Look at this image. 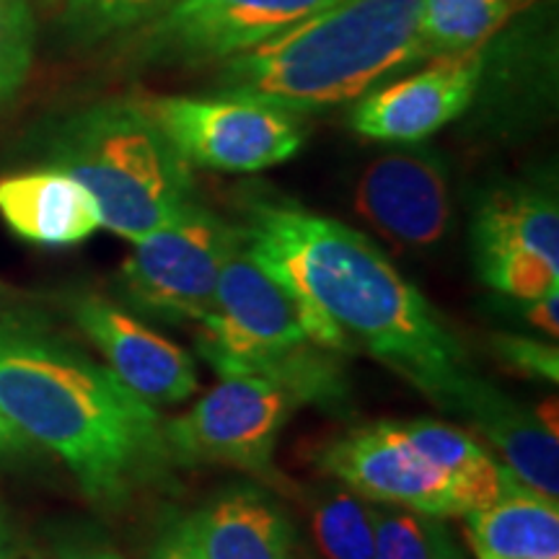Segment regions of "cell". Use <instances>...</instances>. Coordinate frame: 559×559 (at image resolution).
Returning a JSON list of instances; mask_svg holds the SVG:
<instances>
[{"label":"cell","mask_w":559,"mask_h":559,"mask_svg":"<svg viewBox=\"0 0 559 559\" xmlns=\"http://www.w3.org/2000/svg\"><path fill=\"white\" fill-rule=\"evenodd\" d=\"M332 3L337 0H177L138 29V52L156 66L223 62Z\"/></svg>","instance_id":"cell-9"},{"label":"cell","mask_w":559,"mask_h":559,"mask_svg":"<svg viewBox=\"0 0 559 559\" xmlns=\"http://www.w3.org/2000/svg\"><path fill=\"white\" fill-rule=\"evenodd\" d=\"M474 260L528 251L559 264V207L544 187L508 181L481 194L472 218Z\"/></svg>","instance_id":"cell-17"},{"label":"cell","mask_w":559,"mask_h":559,"mask_svg":"<svg viewBox=\"0 0 559 559\" xmlns=\"http://www.w3.org/2000/svg\"><path fill=\"white\" fill-rule=\"evenodd\" d=\"M79 330L94 342L107 368L140 400L151 404H181L198 391L192 355L160 337L143 319L102 296L73 300Z\"/></svg>","instance_id":"cell-13"},{"label":"cell","mask_w":559,"mask_h":559,"mask_svg":"<svg viewBox=\"0 0 559 559\" xmlns=\"http://www.w3.org/2000/svg\"><path fill=\"white\" fill-rule=\"evenodd\" d=\"M355 210L396 249H432L453 218L449 164L436 148L417 143L381 153L360 174Z\"/></svg>","instance_id":"cell-11"},{"label":"cell","mask_w":559,"mask_h":559,"mask_svg":"<svg viewBox=\"0 0 559 559\" xmlns=\"http://www.w3.org/2000/svg\"><path fill=\"white\" fill-rule=\"evenodd\" d=\"M477 559H506V557H495V555H487V551H477Z\"/></svg>","instance_id":"cell-34"},{"label":"cell","mask_w":559,"mask_h":559,"mask_svg":"<svg viewBox=\"0 0 559 559\" xmlns=\"http://www.w3.org/2000/svg\"><path fill=\"white\" fill-rule=\"evenodd\" d=\"M153 122L190 166L254 174L285 164L306 140L300 115L243 96H148Z\"/></svg>","instance_id":"cell-8"},{"label":"cell","mask_w":559,"mask_h":559,"mask_svg":"<svg viewBox=\"0 0 559 559\" xmlns=\"http://www.w3.org/2000/svg\"><path fill=\"white\" fill-rule=\"evenodd\" d=\"M50 169L94 194L102 228L128 241L169 223L194 198L192 166L140 99L88 104L55 120L41 138Z\"/></svg>","instance_id":"cell-4"},{"label":"cell","mask_w":559,"mask_h":559,"mask_svg":"<svg viewBox=\"0 0 559 559\" xmlns=\"http://www.w3.org/2000/svg\"><path fill=\"white\" fill-rule=\"evenodd\" d=\"M290 559H296V557H290Z\"/></svg>","instance_id":"cell-35"},{"label":"cell","mask_w":559,"mask_h":559,"mask_svg":"<svg viewBox=\"0 0 559 559\" xmlns=\"http://www.w3.org/2000/svg\"><path fill=\"white\" fill-rule=\"evenodd\" d=\"M495 360L513 370V373L526 376V379L557 383L559 381V349L549 340L521 337V334H495L492 342Z\"/></svg>","instance_id":"cell-26"},{"label":"cell","mask_w":559,"mask_h":559,"mask_svg":"<svg viewBox=\"0 0 559 559\" xmlns=\"http://www.w3.org/2000/svg\"><path fill=\"white\" fill-rule=\"evenodd\" d=\"M202 559H290L296 526L260 485H234L187 519Z\"/></svg>","instance_id":"cell-14"},{"label":"cell","mask_w":559,"mask_h":559,"mask_svg":"<svg viewBox=\"0 0 559 559\" xmlns=\"http://www.w3.org/2000/svg\"><path fill=\"white\" fill-rule=\"evenodd\" d=\"M321 472L370 502L461 515L453 479L409 443L402 423H370L334 438L319 453Z\"/></svg>","instance_id":"cell-10"},{"label":"cell","mask_w":559,"mask_h":559,"mask_svg":"<svg viewBox=\"0 0 559 559\" xmlns=\"http://www.w3.org/2000/svg\"><path fill=\"white\" fill-rule=\"evenodd\" d=\"M198 353L221 379L275 376L309 389L317 404L342 400L337 353L313 342L298 296L254 254L239 223L213 309L200 321Z\"/></svg>","instance_id":"cell-5"},{"label":"cell","mask_w":559,"mask_h":559,"mask_svg":"<svg viewBox=\"0 0 559 559\" xmlns=\"http://www.w3.org/2000/svg\"><path fill=\"white\" fill-rule=\"evenodd\" d=\"M177 0H66L60 26L73 41H102L143 29Z\"/></svg>","instance_id":"cell-22"},{"label":"cell","mask_w":559,"mask_h":559,"mask_svg":"<svg viewBox=\"0 0 559 559\" xmlns=\"http://www.w3.org/2000/svg\"><path fill=\"white\" fill-rule=\"evenodd\" d=\"M417 73L368 91L353 109V130L381 143H423L472 107L485 75V50L425 60Z\"/></svg>","instance_id":"cell-12"},{"label":"cell","mask_w":559,"mask_h":559,"mask_svg":"<svg viewBox=\"0 0 559 559\" xmlns=\"http://www.w3.org/2000/svg\"><path fill=\"white\" fill-rule=\"evenodd\" d=\"M0 218L13 236L37 247H73L102 228L94 194L50 166L0 179Z\"/></svg>","instance_id":"cell-15"},{"label":"cell","mask_w":559,"mask_h":559,"mask_svg":"<svg viewBox=\"0 0 559 559\" xmlns=\"http://www.w3.org/2000/svg\"><path fill=\"white\" fill-rule=\"evenodd\" d=\"M306 508L321 559H373V502L337 481L313 487Z\"/></svg>","instance_id":"cell-21"},{"label":"cell","mask_w":559,"mask_h":559,"mask_svg":"<svg viewBox=\"0 0 559 559\" xmlns=\"http://www.w3.org/2000/svg\"><path fill=\"white\" fill-rule=\"evenodd\" d=\"M34 453V445L21 432L13 428L9 419L0 412V466H11L16 461L29 459Z\"/></svg>","instance_id":"cell-30"},{"label":"cell","mask_w":559,"mask_h":559,"mask_svg":"<svg viewBox=\"0 0 559 559\" xmlns=\"http://www.w3.org/2000/svg\"><path fill=\"white\" fill-rule=\"evenodd\" d=\"M474 264L489 288L521 304H531L559 288V264H551L528 251L477 257Z\"/></svg>","instance_id":"cell-24"},{"label":"cell","mask_w":559,"mask_h":559,"mask_svg":"<svg viewBox=\"0 0 559 559\" xmlns=\"http://www.w3.org/2000/svg\"><path fill=\"white\" fill-rule=\"evenodd\" d=\"M317 402L306 386L275 376H226L190 412L166 423L177 466L218 464L285 487L275 466L280 432L293 412Z\"/></svg>","instance_id":"cell-6"},{"label":"cell","mask_w":559,"mask_h":559,"mask_svg":"<svg viewBox=\"0 0 559 559\" xmlns=\"http://www.w3.org/2000/svg\"><path fill=\"white\" fill-rule=\"evenodd\" d=\"M443 531L436 515L373 502V559H436Z\"/></svg>","instance_id":"cell-23"},{"label":"cell","mask_w":559,"mask_h":559,"mask_svg":"<svg viewBox=\"0 0 559 559\" xmlns=\"http://www.w3.org/2000/svg\"><path fill=\"white\" fill-rule=\"evenodd\" d=\"M526 0H423L419 41L425 60L485 47Z\"/></svg>","instance_id":"cell-20"},{"label":"cell","mask_w":559,"mask_h":559,"mask_svg":"<svg viewBox=\"0 0 559 559\" xmlns=\"http://www.w3.org/2000/svg\"><path fill=\"white\" fill-rule=\"evenodd\" d=\"M456 415L464 417L523 485L559 498V443L557 432L542 417L523 407L489 381L477 379L461 396Z\"/></svg>","instance_id":"cell-16"},{"label":"cell","mask_w":559,"mask_h":559,"mask_svg":"<svg viewBox=\"0 0 559 559\" xmlns=\"http://www.w3.org/2000/svg\"><path fill=\"white\" fill-rule=\"evenodd\" d=\"M402 428L409 443L453 479L461 515L487 508L500 498L510 479V469L498 464L464 430L436 419H409L402 423Z\"/></svg>","instance_id":"cell-19"},{"label":"cell","mask_w":559,"mask_h":559,"mask_svg":"<svg viewBox=\"0 0 559 559\" xmlns=\"http://www.w3.org/2000/svg\"><path fill=\"white\" fill-rule=\"evenodd\" d=\"M474 551L506 559H559V508L510 474L500 498L464 515Z\"/></svg>","instance_id":"cell-18"},{"label":"cell","mask_w":559,"mask_h":559,"mask_svg":"<svg viewBox=\"0 0 559 559\" xmlns=\"http://www.w3.org/2000/svg\"><path fill=\"white\" fill-rule=\"evenodd\" d=\"M423 0H337L290 29L223 60L213 94L311 115L358 102L425 60Z\"/></svg>","instance_id":"cell-3"},{"label":"cell","mask_w":559,"mask_h":559,"mask_svg":"<svg viewBox=\"0 0 559 559\" xmlns=\"http://www.w3.org/2000/svg\"><path fill=\"white\" fill-rule=\"evenodd\" d=\"M19 549H16V539H13V528L11 523L5 521V515L0 513V559H16Z\"/></svg>","instance_id":"cell-31"},{"label":"cell","mask_w":559,"mask_h":559,"mask_svg":"<svg viewBox=\"0 0 559 559\" xmlns=\"http://www.w3.org/2000/svg\"><path fill=\"white\" fill-rule=\"evenodd\" d=\"M523 319H526L534 330H539L544 337L557 342V337H559V288L526 304V309H523Z\"/></svg>","instance_id":"cell-29"},{"label":"cell","mask_w":559,"mask_h":559,"mask_svg":"<svg viewBox=\"0 0 559 559\" xmlns=\"http://www.w3.org/2000/svg\"><path fill=\"white\" fill-rule=\"evenodd\" d=\"M148 559H202L200 549L192 542L187 519H171L160 528L158 539L151 547Z\"/></svg>","instance_id":"cell-27"},{"label":"cell","mask_w":559,"mask_h":559,"mask_svg":"<svg viewBox=\"0 0 559 559\" xmlns=\"http://www.w3.org/2000/svg\"><path fill=\"white\" fill-rule=\"evenodd\" d=\"M236 236V223L192 200L169 223L143 239L117 272L122 306L160 324H200L213 309L221 264Z\"/></svg>","instance_id":"cell-7"},{"label":"cell","mask_w":559,"mask_h":559,"mask_svg":"<svg viewBox=\"0 0 559 559\" xmlns=\"http://www.w3.org/2000/svg\"><path fill=\"white\" fill-rule=\"evenodd\" d=\"M29 0H0V109L16 99L34 60Z\"/></svg>","instance_id":"cell-25"},{"label":"cell","mask_w":559,"mask_h":559,"mask_svg":"<svg viewBox=\"0 0 559 559\" xmlns=\"http://www.w3.org/2000/svg\"><path fill=\"white\" fill-rule=\"evenodd\" d=\"M239 226L254 254L298 296L317 345L366 353L456 415L479 376L430 300L379 243L260 190L241 200Z\"/></svg>","instance_id":"cell-1"},{"label":"cell","mask_w":559,"mask_h":559,"mask_svg":"<svg viewBox=\"0 0 559 559\" xmlns=\"http://www.w3.org/2000/svg\"><path fill=\"white\" fill-rule=\"evenodd\" d=\"M436 559H466L464 549L459 547L456 539H453L449 528H445V531H443V536H440V542H438V551H436Z\"/></svg>","instance_id":"cell-32"},{"label":"cell","mask_w":559,"mask_h":559,"mask_svg":"<svg viewBox=\"0 0 559 559\" xmlns=\"http://www.w3.org/2000/svg\"><path fill=\"white\" fill-rule=\"evenodd\" d=\"M52 559H128L120 549L111 547L109 542L99 539L94 534L70 536L55 549Z\"/></svg>","instance_id":"cell-28"},{"label":"cell","mask_w":559,"mask_h":559,"mask_svg":"<svg viewBox=\"0 0 559 559\" xmlns=\"http://www.w3.org/2000/svg\"><path fill=\"white\" fill-rule=\"evenodd\" d=\"M0 412L32 445L52 451L104 510L166 489L179 469L156 404L9 311L0 313Z\"/></svg>","instance_id":"cell-2"},{"label":"cell","mask_w":559,"mask_h":559,"mask_svg":"<svg viewBox=\"0 0 559 559\" xmlns=\"http://www.w3.org/2000/svg\"><path fill=\"white\" fill-rule=\"evenodd\" d=\"M11 298H13V296H11L9 285L0 283V313H5V306H9V300H11Z\"/></svg>","instance_id":"cell-33"}]
</instances>
